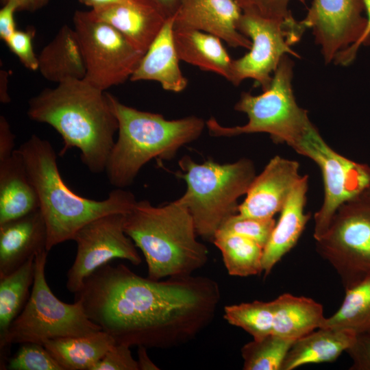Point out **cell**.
Masks as SVG:
<instances>
[{"label":"cell","instance_id":"obj_10","mask_svg":"<svg viewBox=\"0 0 370 370\" xmlns=\"http://www.w3.org/2000/svg\"><path fill=\"white\" fill-rule=\"evenodd\" d=\"M73 23L85 62L86 82L105 91L130 79L143 53L112 26L93 18L88 11H75Z\"/></svg>","mask_w":370,"mask_h":370},{"label":"cell","instance_id":"obj_3","mask_svg":"<svg viewBox=\"0 0 370 370\" xmlns=\"http://www.w3.org/2000/svg\"><path fill=\"white\" fill-rule=\"evenodd\" d=\"M17 149L38 194L39 209L47 231V251L73 240L88 223L108 214H125L137 201L133 193L118 188L101 201L76 194L60 175L53 146L37 135H32Z\"/></svg>","mask_w":370,"mask_h":370},{"label":"cell","instance_id":"obj_16","mask_svg":"<svg viewBox=\"0 0 370 370\" xmlns=\"http://www.w3.org/2000/svg\"><path fill=\"white\" fill-rule=\"evenodd\" d=\"M242 13L235 0H180L172 16L173 27L201 31L232 47L250 49L251 40L237 28Z\"/></svg>","mask_w":370,"mask_h":370},{"label":"cell","instance_id":"obj_39","mask_svg":"<svg viewBox=\"0 0 370 370\" xmlns=\"http://www.w3.org/2000/svg\"><path fill=\"white\" fill-rule=\"evenodd\" d=\"M18 10L17 3L9 0L0 10V38L5 42L16 30L14 14Z\"/></svg>","mask_w":370,"mask_h":370},{"label":"cell","instance_id":"obj_42","mask_svg":"<svg viewBox=\"0 0 370 370\" xmlns=\"http://www.w3.org/2000/svg\"><path fill=\"white\" fill-rule=\"evenodd\" d=\"M4 4L9 0H1ZM18 5V11H29L34 12L44 7L49 1V0H14Z\"/></svg>","mask_w":370,"mask_h":370},{"label":"cell","instance_id":"obj_30","mask_svg":"<svg viewBox=\"0 0 370 370\" xmlns=\"http://www.w3.org/2000/svg\"><path fill=\"white\" fill-rule=\"evenodd\" d=\"M224 319L228 323L249 334L254 340L261 339L273 333V305L272 301L225 306Z\"/></svg>","mask_w":370,"mask_h":370},{"label":"cell","instance_id":"obj_43","mask_svg":"<svg viewBox=\"0 0 370 370\" xmlns=\"http://www.w3.org/2000/svg\"><path fill=\"white\" fill-rule=\"evenodd\" d=\"M139 370H158L159 368L149 358L147 347L144 346L138 347V360Z\"/></svg>","mask_w":370,"mask_h":370},{"label":"cell","instance_id":"obj_40","mask_svg":"<svg viewBox=\"0 0 370 370\" xmlns=\"http://www.w3.org/2000/svg\"><path fill=\"white\" fill-rule=\"evenodd\" d=\"M15 136L5 117L0 116V161L8 158L14 152Z\"/></svg>","mask_w":370,"mask_h":370},{"label":"cell","instance_id":"obj_21","mask_svg":"<svg viewBox=\"0 0 370 370\" xmlns=\"http://www.w3.org/2000/svg\"><path fill=\"white\" fill-rule=\"evenodd\" d=\"M38 209L37 192L16 149L0 161V225Z\"/></svg>","mask_w":370,"mask_h":370},{"label":"cell","instance_id":"obj_15","mask_svg":"<svg viewBox=\"0 0 370 370\" xmlns=\"http://www.w3.org/2000/svg\"><path fill=\"white\" fill-rule=\"evenodd\" d=\"M299 168V162L295 160L280 156L273 157L255 177L244 201L239 204L238 213L259 219L273 218L302 177Z\"/></svg>","mask_w":370,"mask_h":370},{"label":"cell","instance_id":"obj_2","mask_svg":"<svg viewBox=\"0 0 370 370\" xmlns=\"http://www.w3.org/2000/svg\"><path fill=\"white\" fill-rule=\"evenodd\" d=\"M27 113L31 120L59 133L63 140L60 156L77 148L90 172L105 171L119 128L108 92L84 79H69L31 98Z\"/></svg>","mask_w":370,"mask_h":370},{"label":"cell","instance_id":"obj_27","mask_svg":"<svg viewBox=\"0 0 370 370\" xmlns=\"http://www.w3.org/2000/svg\"><path fill=\"white\" fill-rule=\"evenodd\" d=\"M212 243L221 251L229 275L247 277L262 273L264 248L255 241L218 230Z\"/></svg>","mask_w":370,"mask_h":370},{"label":"cell","instance_id":"obj_37","mask_svg":"<svg viewBox=\"0 0 370 370\" xmlns=\"http://www.w3.org/2000/svg\"><path fill=\"white\" fill-rule=\"evenodd\" d=\"M352 360L351 370H370V333L357 334L346 351Z\"/></svg>","mask_w":370,"mask_h":370},{"label":"cell","instance_id":"obj_14","mask_svg":"<svg viewBox=\"0 0 370 370\" xmlns=\"http://www.w3.org/2000/svg\"><path fill=\"white\" fill-rule=\"evenodd\" d=\"M364 11L362 0H312L300 23L312 29L328 64L361 37L367 26Z\"/></svg>","mask_w":370,"mask_h":370},{"label":"cell","instance_id":"obj_19","mask_svg":"<svg viewBox=\"0 0 370 370\" xmlns=\"http://www.w3.org/2000/svg\"><path fill=\"white\" fill-rule=\"evenodd\" d=\"M180 61L173 38V19L169 17L130 79L158 82L165 90L180 92L187 87L188 79L180 69Z\"/></svg>","mask_w":370,"mask_h":370},{"label":"cell","instance_id":"obj_32","mask_svg":"<svg viewBox=\"0 0 370 370\" xmlns=\"http://www.w3.org/2000/svg\"><path fill=\"white\" fill-rule=\"evenodd\" d=\"M275 224L273 218L259 219L236 213L230 217L218 230L246 237L264 248Z\"/></svg>","mask_w":370,"mask_h":370},{"label":"cell","instance_id":"obj_1","mask_svg":"<svg viewBox=\"0 0 370 370\" xmlns=\"http://www.w3.org/2000/svg\"><path fill=\"white\" fill-rule=\"evenodd\" d=\"M218 283L193 275L152 280L106 264L87 277L75 300L116 343L169 349L195 338L214 319Z\"/></svg>","mask_w":370,"mask_h":370},{"label":"cell","instance_id":"obj_26","mask_svg":"<svg viewBox=\"0 0 370 370\" xmlns=\"http://www.w3.org/2000/svg\"><path fill=\"white\" fill-rule=\"evenodd\" d=\"M116 343L108 333H96L47 341L43 345L62 370H92Z\"/></svg>","mask_w":370,"mask_h":370},{"label":"cell","instance_id":"obj_36","mask_svg":"<svg viewBox=\"0 0 370 370\" xmlns=\"http://www.w3.org/2000/svg\"><path fill=\"white\" fill-rule=\"evenodd\" d=\"M92 370H139L130 347L115 343L96 364Z\"/></svg>","mask_w":370,"mask_h":370},{"label":"cell","instance_id":"obj_31","mask_svg":"<svg viewBox=\"0 0 370 370\" xmlns=\"http://www.w3.org/2000/svg\"><path fill=\"white\" fill-rule=\"evenodd\" d=\"M294 340L271 334L254 340L241 348L245 370H281Z\"/></svg>","mask_w":370,"mask_h":370},{"label":"cell","instance_id":"obj_45","mask_svg":"<svg viewBox=\"0 0 370 370\" xmlns=\"http://www.w3.org/2000/svg\"><path fill=\"white\" fill-rule=\"evenodd\" d=\"M0 101L3 103H8L10 101L8 95V74L5 71H1L0 73Z\"/></svg>","mask_w":370,"mask_h":370},{"label":"cell","instance_id":"obj_13","mask_svg":"<svg viewBox=\"0 0 370 370\" xmlns=\"http://www.w3.org/2000/svg\"><path fill=\"white\" fill-rule=\"evenodd\" d=\"M124 213L101 216L84 225L73 236L77 244L74 262L66 274V287L73 293L100 267L116 258L139 265L142 259L123 228Z\"/></svg>","mask_w":370,"mask_h":370},{"label":"cell","instance_id":"obj_41","mask_svg":"<svg viewBox=\"0 0 370 370\" xmlns=\"http://www.w3.org/2000/svg\"><path fill=\"white\" fill-rule=\"evenodd\" d=\"M167 18L172 17L175 13L180 0H148Z\"/></svg>","mask_w":370,"mask_h":370},{"label":"cell","instance_id":"obj_4","mask_svg":"<svg viewBox=\"0 0 370 370\" xmlns=\"http://www.w3.org/2000/svg\"><path fill=\"white\" fill-rule=\"evenodd\" d=\"M123 228L142 251L150 279L190 275L208 261L193 217L177 200L160 206L137 201L125 214Z\"/></svg>","mask_w":370,"mask_h":370},{"label":"cell","instance_id":"obj_35","mask_svg":"<svg viewBox=\"0 0 370 370\" xmlns=\"http://www.w3.org/2000/svg\"><path fill=\"white\" fill-rule=\"evenodd\" d=\"M243 11H251L262 17L286 21L293 16L288 10L290 0H235Z\"/></svg>","mask_w":370,"mask_h":370},{"label":"cell","instance_id":"obj_20","mask_svg":"<svg viewBox=\"0 0 370 370\" xmlns=\"http://www.w3.org/2000/svg\"><path fill=\"white\" fill-rule=\"evenodd\" d=\"M308 182V175H303L280 212L279 221L263 250L262 264L265 277L296 245L310 219V214L304 213Z\"/></svg>","mask_w":370,"mask_h":370},{"label":"cell","instance_id":"obj_7","mask_svg":"<svg viewBox=\"0 0 370 370\" xmlns=\"http://www.w3.org/2000/svg\"><path fill=\"white\" fill-rule=\"evenodd\" d=\"M293 62L285 55L272 76L270 86L254 95L243 92L234 110L247 115L244 125L225 127L214 117L206 121L210 136L231 137L243 134L267 133L275 143L291 147L311 125L308 112L296 102L292 88Z\"/></svg>","mask_w":370,"mask_h":370},{"label":"cell","instance_id":"obj_24","mask_svg":"<svg viewBox=\"0 0 370 370\" xmlns=\"http://www.w3.org/2000/svg\"><path fill=\"white\" fill-rule=\"evenodd\" d=\"M173 38L180 60L230 81L233 59L219 38L199 30L174 27Z\"/></svg>","mask_w":370,"mask_h":370},{"label":"cell","instance_id":"obj_17","mask_svg":"<svg viewBox=\"0 0 370 370\" xmlns=\"http://www.w3.org/2000/svg\"><path fill=\"white\" fill-rule=\"evenodd\" d=\"M88 12L93 18L118 30L144 54L168 18L148 0H131Z\"/></svg>","mask_w":370,"mask_h":370},{"label":"cell","instance_id":"obj_5","mask_svg":"<svg viewBox=\"0 0 370 370\" xmlns=\"http://www.w3.org/2000/svg\"><path fill=\"white\" fill-rule=\"evenodd\" d=\"M108 96L119 128L105 172L110 184L118 188L132 184L149 160L173 158L182 147L196 140L206 126L200 117L168 120L126 106L110 93Z\"/></svg>","mask_w":370,"mask_h":370},{"label":"cell","instance_id":"obj_34","mask_svg":"<svg viewBox=\"0 0 370 370\" xmlns=\"http://www.w3.org/2000/svg\"><path fill=\"white\" fill-rule=\"evenodd\" d=\"M34 31L16 29L5 42L10 50L15 54L23 66L30 70H38V58L33 49L32 39Z\"/></svg>","mask_w":370,"mask_h":370},{"label":"cell","instance_id":"obj_22","mask_svg":"<svg viewBox=\"0 0 370 370\" xmlns=\"http://www.w3.org/2000/svg\"><path fill=\"white\" fill-rule=\"evenodd\" d=\"M356 336L349 330L319 328L294 341L281 370H293L305 365L333 362L352 346Z\"/></svg>","mask_w":370,"mask_h":370},{"label":"cell","instance_id":"obj_8","mask_svg":"<svg viewBox=\"0 0 370 370\" xmlns=\"http://www.w3.org/2000/svg\"><path fill=\"white\" fill-rule=\"evenodd\" d=\"M48 252L43 249L36 254L30 297L0 341L1 369H6V355L12 344L43 345L51 339L88 335L101 330L87 317L79 300L64 303L53 293L45 278Z\"/></svg>","mask_w":370,"mask_h":370},{"label":"cell","instance_id":"obj_6","mask_svg":"<svg viewBox=\"0 0 370 370\" xmlns=\"http://www.w3.org/2000/svg\"><path fill=\"white\" fill-rule=\"evenodd\" d=\"M178 164L187 188L177 200L190 212L197 236L212 242L222 224L238 213V199L256 176L254 164L246 158L232 163L199 164L184 156Z\"/></svg>","mask_w":370,"mask_h":370},{"label":"cell","instance_id":"obj_11","mask_svg":"<svg viewBox=\"0 0 370 370\" xmlns=\"http://www.w3.org/2000/svg\"><path fill=\"white\" fill-rule=\"evenodd\" d=\"M237 28L251 40V46L243 57L233 60L230 82L234 86L252 79L264 90L283 56L299 58L291 47L300 40L304 29L293 16L282 21L243 11Z\"/></svg>","mask_w":370,"mask_h":370},{"label":"cell","instance_id":"obj_9","mask_svg":"<svg viewBox=\"0 0 370 370\" xmlns=\"http://www.w3.org/2000/svg\"><path fill=\"white\" fill-rule=\"evenodd\" d=\"M316 241L318 254L338 273L345 290L370 275V191L341 205Z\"/></svg>","mask_w":370,"mask_h":370},{"label":"cell","instance_id":"obj_28","mask_svg":"<svg viewBox=\"0 0 370 370\" xmlns=\"http://www.w3.org/2000/svg\"><path fill=\"white\" fill-rule=\"evenodd\" d=\"M35 257L12 273L0 278V341L25 306L34 280Z\"/></svg>","mask_w":370,"mask_h":370},{"label":"cell","instance_id":"obj_44","mask_svg":"<svg viewBox=\"0 0 370 370\" xmlns=\"http://www.w3.org/2000/svg\"><path fill=\"white\" fill-rule=\"evenodd\" d=\"M131 0H79V1L92 9L109 6L115 4L123 3Z\"/></svg>","mask_w":370,"mask_h":370},{"label":"cell","instance_id":"obj_25","mask_svg":"<svg viewBox=\"0 0 370 370\" xmlns=\"http://www.w3.org/2000/svg\"><path fill=\"white\" fill-rule=\"evenodd\" d=\"M272 302V334L283 338L295 341L321 328L325 319L322 305L309 297L284 293Z\"/></svg>","mask_w":370,"mask_h":370},{"label":"cell","instance_id":"obj_29","mask_svg":"<svg viewBox=\"0 0 370 370\" xmlns=\"http://www.w3.org/2000/svg\"><path fill=\"white\" fill-rule=\"evenodd\" d=\"M321 328L345 329L356 334L370 333V275L345 290L338 310Z\"/></svg>","mask_w":370,"mask_h":370},{"label":"cell","instance_id":"obj_38","mask_svg":"<svg viewBox=\"0 0 370 370\" xmlns=\"http://www.w3.org/2000/svg\"><path fill=\"white\" fill-rule=\"evenodd\" d=\"M367 13V26L359 40L353 45L339 52L335 57V62L341 65L350 64L356 57L360 45L370 43V0H362Z\"/></svg>","mask_w":370,"mask_h":370},{"label":"cell","instance_id":"obj_46","mask_svg":"<svg viewBox=\"0 0 370 370\" xmlns=\"http://www.w3.org/2000/svg\"><path fill=\"white\" fill-rule=\"evenodd\" d=\"M369 190L370 191V186L368 188Z\"/></svg>","mask_w":370,"mask_h":370},{"label":"cell","instance_id":"obj_18","mask_svg":"<svg viewBox=\"0 0 370 370\" xmlns=\"http://www.w3.org/2000/svg\"><path fill=\"white\" fill-rule=\"evenodd\" d=\"M47 241V227L40 209L1 224L0 278L46 249Z\"/></svg>","mask_w":370,"mask_h":370},{"label":"cell","instance_id":"obj_12","mask_svg":"<svg viewBox=\"0 0 370 370\" xmlns=\"http://www.w3.org/2000/svg\"><path fill=\"white\" fill-rule=\"evenodd\" d=\"M292 148L312 160L322 172L324 198L314 216L313 236L317 240L325 233L338 208L370 186V166L336 152L312 123Z\"/></svg>","mask_w":370,"mask_h":370},{"label":"cell","instance_id":"obj_23","mask_svg":"<svg viewBox=\"0 0 370 370\" xmlns=\"http://www.w3.org/2000/svg\"><path fill=\"white\" fill-rule=\"evenodd\" d=\"M38 58V71L48 81L59 84L85 77L86 65L77 34L67 25L60 29Z\"/></svg>","mask_w":370,"mask_h":370},{"label":"cell","instance_id":"obj_33","mask_svg":"<svg viewBox=\"0 0 370 370\" xmlns=\"http://www.w3.org/2000/svg\"><path fill=\"white\" fill-rule=\"evenodd\" d=\"M10 370H62L43 345L25 343L6 365Z\"/></svg>","mask_w":370,"mask_h":370}]
</instances>
